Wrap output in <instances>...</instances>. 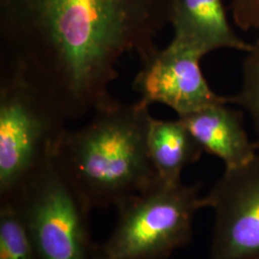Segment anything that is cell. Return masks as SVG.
I'll return each instance as SVG.
<instances>
[{
    "mask_svg": "<svg viewBox=\"0 0 259 259\" xmlns=\"http://www.w3.org/2000/svg\"><path fill=\"white\" fill-rule=\"evenodd\" d=\"M174 0H0V63L20 69L67 121L111 97L126 54L144 61Z\"/></svg>",
    "mask_w": 259,
    "mask_h": 259,
    "instance_id": "1",
    "label": "cell"
},
{
    "mask_svg": "<svg viewBox=\"0 0 259 259\" xmlns=\"http://www.w3.org/2000/svg\"><path fill=\"white\" fill-rule=\"evenodd\" d=\"M82 128L69 130L55 159L91 211L116 206L157 182L147 147L149 107L109 97Z\"/></svg>",
    "mask_w": 259,
    "mask_h": 259,
    "instance_id": "2",
    "label": "cell"
},
{
    "mask_svg": "<svg viewBox=\"0 0 259 259\" xmlns=\"http://www.w3.org/2000/svg\"><path fill=\"white\" fill-rule=\"evenodd\" d=\"M67 122L20 69L0 63V202L12 199L54 159Z\"/></svg>",
    "mask_w": 259,
    "mask_h": 259,
    "instance_id": "3",
    "label": "cell"
},
{
    "mask_svg": "<svg viewBox=\"0 0 259 259\" xmlns=\"http://www.w3.org/2000/svg\"><path fill=\"white\" fill-rule=\"evenodd\" d=\"M114 229L93 259H166L189 243L196 213L204 208L200 185L157 180L115 206Z\"/></svg>",
    "mask_w": 259,
    "mask_h": 259,
    "instance_id": "4",
    "label": "cell"
},
{
    "mask_svg": "<svg viewBox=\"0 0 259 259\" xmlns=\"http://www.w3.org/2000/svg\"><path fill=\"white\" fill-rule=\"evenodd\" d=\"M4 202L17 207L37 259H93L90 211L55 159Z\"/></svg>",
    "mask_w": 259,
    "mask_h": 259,
    "instance_id": "5",
    "label": "cell"
},
{
    "mask_svg": "<svg viewBox=\"0 0 259 259\" xmlns=\"http://www.w3.org/2000/svg\"><path fill=\"white\" fill-rule=\"evenodd\" d=\"M203 204L214 212L208 259H259V154L225 169Z\"/></svg>",
    "mask_w": 259,
    "mask_h": 259,
    "instance_id": "6",
    "label": "cell"
},
{
    "mask_svg": "<svg viewBox=\"0 0 259 259\" xmlns=\"http://www.w3.org/2000/svg\"><path fill=\"white\" fill-rule=\"evenodd\" d=\"M202 58L169 44L157 48L141 63L134 90L139 102L165 105L184 117L216 104H232V96L214 93L200 66Z\"/></svg>",
    "mask_w": 259,
    "mask_h": 259,
    "instance_id": "7",
    "label": "cell"
},
{
    "mask_svg": "<svg viewBox=\"0 0 259 259\" xmlns=\"http://www.w3.org/2000/svg\"><path fill=\"white\" fill-rule=\"evenodd\" d=\"M170 24L174 30L171 44L202 59L220 49L246 53L252 46L233 30L224 0H174Z\"/></svg>",
    "mask_w": 259,
    "mask_h": 259,
    "instance_id": "8",
    "label": "cell"
},
{
    "mask_svg": "<svg viewBox=\"0 0 259 259\" xmlns=\"http://www.w3.org/2000/svg\"><path fill=\"white\" fill-rule=\"evenodd\" d=\"M184 122L204 153L221 159L225 169H234L249 163L257 155L245 126L243 112L216 104L178 117Z\"/></svg>",
    "mask_w": 259,
    "mask_h": 259,
    "instance_id": "9",
    "label": "cell"
},
{
    "mask_svg": "<svg viewBox=\"0 0 259 259\" xmlns=\"http://www.w3.org/2000/svg\"><path fill=\"white\" fill-rule=\"evenodd\" d=\"M151 163L160 182H182L186 167L197 162L203 149L181 119L159 120L152 117L147 135Z\"/></svg>",
    "mask_w": 259,
    "mask_h": 259,
    "instance_id": "10",
    "label": "cell"
},
{
    "mask_svg": "<svg viewBox=\"0 0 259 259\" xmlns=\"http://www.w3.org/2000/svg\"><path fill=\"white\" fill-rule=\"evenodd\" d=\"M0 259H37L24 223L11 202L0 203Z\"/></svg>",
    "mask_w": 259,
    "mask_h": 259,
    "instance_id": "11",
    "label": "cell"
},
{
    "mask_svg": "<svg viewBox=\"0 0 259 259\" xmlns=\"http://www.w3.org/2000/svg\"><path fill=\"white\" fill-rule=\"evenodd\" d=\"M232 98V104L238 105L249 115L255 133L254 142L259 149V38L245 53L240 89Z\"/></svg>",
    "mask_w": 259,
    "mask_h": 259,
    "instance_id": "12",
    "label": "cell"
},
{
    "mask_svg": "<svg viewBox=\"0 0 259 259\" xmlns=\"http://www.w3.org/2000/svg\"><path fill=\"white\" fill-rule=\"evenodd\" d=\"M232 19L244 31H259V0H232Z\"/></svg>",
    "mask_w": 259,
    "mask_h": 259,
    "instance_id": "13",
    "label": "cell"
}]
</instances>
